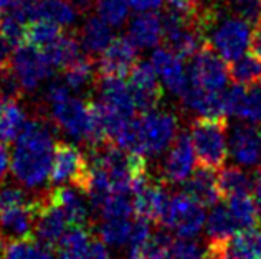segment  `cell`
<instances>
[{"mask_svg":"<svg viewBox=\"0 0 261 259\" xmlns=\"http://www.w3.org/2000/svg\"><path fill=\"white\" fill-rule=\"evenodd\" d=\"M55 146L51 129L45 121H27L12 154L13 177L27 188L42 187L50 179Z\"/></svg>","mask_w":261,"mask_h":259,"instance_id":"6da1fadb","label":"cell"},{"mask_svg":"<svg viewBox=\"0 0 261 259\" xmlns=\"http://www.w3.org/2000/svg\"><path fill=\"white\" fill-rule=\"evenodd\" d=\"M178 134L177 118L169 111L152 109L142 112L127 126L116 146L144 157H155L172 146Z\"/></svg>","mask_w":261,"mask_h":259,"instance_id":"7a4b0ae2","label":"cell"},{"mask_svg":"<svg viewBox=\"0 0 261 259\" xmlns=\"http://www.w3.org/2000/svg\"><path fill=\"white\" fill-rule=\"evenodd\" d=\"M198 26L212 48L225 61L238 60L250 46V22L240 15L223 17L215 7L198 10Z\"/></svg>","mask_w":261,"mask_h":259,"instance_id":"3957f363","label":"cell"},{"mask_svg":"<svg viewBox=\"0 0 261 259\" xmlns=\"http://www.w3.org/2000/svg\"><path fill=\"white\" fill-rule=\"evenodd\" d=\"M50 112L55 124L71 139L91 147L109 142L94 103L68 94L63 99L50 103Z\"/></svg>","mask_w":261,"mask_h":259,"instance_id":"277c9868","label":"cell"},{"mask_svg":"<svg viewBox=\"0 0 261 259\" xmlns=\"http://www.w3.org/2000/svg\"><path fill=\"white\" fill-rule=\"evenodd\" d=\"M226 119L225 118H200L192 122L190 139L195 149L197 160L202 167L220 168L228 157L226 142Z\"/></svg>","mask_w":261,"mask_h":259,"instance_id":"5b68a950","label":"cell"},{"mask_svg":"<svg viewBox=\"0 0 261 259\" xmlns=\"http://www.w3.org/2000/svg\"><path fill=\"white\" fill-rule=\"evenodd\" d=\"M50 180L53 185H71L88 195L91 188V165L80 147L58 142L55 146Z\"/></svg>","mask_w":261,"mask_h":259,"instance_id":"8992f818","label":"cell"},{"mask_svg":"<svg viewBox=\"0 0 261 259\" xmlns=\"http://www.w3.org/2000/svg\"><path fill=\"white\" fill-rule=\"evenodd\" d=\"M10 68L15 73L22 90L27 93L35 91L43 81L51 76L53 71L43 50L30 43H22L13 48L10 56Z\"/></svg>","mask_w":261,"mask_h":259,"instance_id":"52a82bcc","label":"cell"},{"mask_svg":"<svg viewBox=\"0 0 261 259\" xmlns=\"http://www.w3.org/2000/svg\"><path fill=\"white\" fill-rule=\"evenodd\" d=\"M190 83L207 91H223L230 78L226 61L205 42L190 61Z\"/></svg>","mask_w":261,"mask_h":259,"instance_id":"ba28073f","label":"cell"},{"mask_svg":"<svg viewBox=\"0 0 261 259\" xmlns=\"http://www.w3.org/2000/svg\"><path fill=\"white\" fill-rule=\"evenodd\" d=\"M207 216L205 207L194 200L189 193H177L170 198L164 226L172 229L178 238H194L200 233Z\"/></svg>","mask_w":261,"mask_h":259,"instance_id":"9c48e42d","label":"cell"},{"mask_svg":"<svg viewBox=\"0 0 261 259\" xmlns=\"http://www.w3.org/2000/svg\"><path fill=\"white\" fill-rule=\"evenodd\" d=\"M42 205L43 195H38L20 205L0 208V236L7 241L35 238V226Z\"/></svg>","mask_w":261,"mask_h":259,"instance_id":"30bf717a","label":"cell"},{"mask_svg":"<svg viewBox=\"0 0 261 259\" xmlns=\"http://www.w3.org/2000/svg\"><path fill=\"white\" fill-rule=\"evenodd\" d=\"M207 259H261V229H242L230 238L210 240Z\"/></svg>","mask_w":261,"mask_h":259,"instance_id":"8fae6325","label":"cell"},{"mask_svg":"<svg viewBox=\"0 0 261 259\" xmlns=\"http://www.w3.org/2000/svg\"><path fill=\"white\" fill-rule=\"evenodd\" d=\"M159 74L150 61H137L129 73V88L136 109L142 112L157 109L162 101V86Z\"/></svg>","mask_w":261,"mask_h":259,"instance_id":"7c38bea8","label":"cell"},{"mask_svg":"<svg viewBox=\"0 0 261 259\" xmlns=\"http://www.w3.org/2000/svg\"><path fill=\"white\" fill-rule=\"evenodd\" d=\"M228 151L238 165L261 167V127L255 122H240L233 127Z\"/></svg>","mask_w":261,"mask_h":259,"instance_id":"4fadbf2b","label":"cell"},{"mask_svg":"<svg viewBox=\"0 0 261 259\" xmlns=\"http://www.w3.org/2000/svg\"><path fill=\"white\" fill-rule=\"evenodd\" d=\"M195 149L192 144L190 134H177L175 140L170 146V151L164 160L162 177L167 183H182L194 172Z\"/></svg>","mask_w":261,"mask_h":259,"instance_id":"5bb4252c","label":"cell"},{"mask_svg":"<svg viewBox=\"0 0 261 259\" xmlns=\"http://www.w3.org/2000/svg\"><path fill=\"white\" fill-rule=\"evenodd\" d=\"M137 63V46L129 37H116L101 53L98 63L99 76L122 78L130 73Z\"/></svg>","mask_w":261,"mask_h":259,"instance_id":"9a60e30c","label":"cell"},{"mask_svg":"<svg viewBox=\"0 0 261 259\" xmlns=\"http://www.w3.org/2000/svg\"><path fill=\"white\" fill-rule=\"evenodd\" d=\"M150 63L159 74L164 86L175 96L182 98L190 86L189 71L185 70L182 58L169 48H157L150 56Z\"/></svg>","mask_w":261,"mask_h":259,"instance_id":"2e32d148","label":"cell"},{"mask_svg":"<svg viewBox=\"0 0 261 259\" xmlns=\"http://www.w3.org/2000/svg\"><path fill=\"white\" fill-rule=\"evenodd\" d=\"M170 205V196L161 183L147 182L133 195V208L136 216L146 218L150 223H164Z\"/></svg>","mask_w":261,"mask_h":259,"instance_id":"e0dca14e","label":"cell"},{"mask_svg":"<svg viewBox=\"0 0 261 259\" xmlns=\"http://www.w3.org/2000/svg\"><path fill=\"white\" fill-rule=\"evenodd\" d=\"M70 224L66 221L65 213L58 205L50 200L48 193L43 195V205L38 213L37 226H35V240H38L45 246L55 249L60 240L66 233Z\"/></svg>","mask_w":261,"mask_h":259,"instance_id":"ac0fdd59","label":"cell"},{"mask_svg":"<svg viewBox=\"0 0 261 259\" xmlns=\"http://www.w3.org/2000/svg\"><path fill=\"white\" fill-rule=\"evenodd\" d=\"M83 192L71 185H57L48 192L50 200L61 208L66 216V221L70 226H85L88 228L89 215L88 207L85 205Z\"/></svg>","mask_w":261,"mask_h":259,"instance_id":"d6986e66","label":"cell"},{"mask_svg":"<svg viewBox=\"0 0 261 259\" xmlns=\"http://www.w3.org/2000/svg\"><path fill=\"white\" fill-rule=\"evenodd\" d=\"M184 192L189 193L192 198L197 200L205 208L215 207L222 198L218 188V175H215L214 168L198 167L187 180H185Z\"/></svg>","mask_w":261,"mask_h":259,"instance_id":"ffe728a7","label":"cell"},{"mask_svg":"<svg viewBox=\"0 0 261 259\" xmlns=\"http://www.w3.org/2000/svg\"><path fill=\"white\" fill-rule=\"evenodd\" d=\"M223 91H207L190 83L189 90L185 91V94L180 99L184 101L185 107H189L190 111H194L200 118H210V119L225 118L226 109H225Z\"/></svg>","mask_w":261,"mask_h":259,"instance_id":"44dd1931","label":"cell"},{"mask_svg":"<svg viewBox=\"0 0 261 259\" xmlns=\"http://www.w3.org/2000/svg\"><path fill=\"white\" fill-rule=\"evenodd\" d=\"M129 38L137 48H152L164 38L162 18L152 12H141L129 25Z\"/></svg>","mask_w":261,"mask_h":259,"instance_id":"7402d4cb","label":"cell"},{"mask_svg":"<svg viewBox=\"0 0 261 259\" xmlns=\"http://www.w3.org/2000/svg\"><path fill=\"white\" fill-rule=\"evenodd\" d=\"M113 30L106 20L98 17H89L81 26L80 45L89 56H96L106 50V46L113 40Z\"/></svg>","mask_w":261,"mask_h":259,"instance_id":"603a6c76","label":"cell"},{"mask_svg":"<svg viewBox=\"0 0 261 259\" xmlns=\"http://www.w3.org/2000/svg\"><path fill=\"white\" fill-rule=\"evenodd\" d=\"M27 122L23 107L17 99H0V142L15 140Z\"/></svg>","mask_w":261,"mask_h":259,"instance_id":"cb8c5ba5","label":"cell"},{"mask_svg":"<svg viewBox=\"0 0 261 259\" xmlns=\"http://www.w3.org/2000/svg\"><path fill=\"white\" fill-rule=\"evenodd\" d=\"M91 241L89 228L70 226L55 248L57 259H83Z\"/></svg>","mask_w":261,"mask_h":259,"instance_id":"d4e9b609","label":"cell"},{"mask_svg":"<svg viewBox=\"0 0 261 259\" xmlns=\"http://www.w3.org/2000/svg\"><path fill=\"white\" fill-rule=\"evenodd\" d=\"M80 50L81 45L74 37L60 35L50 45L45 46L43 53L53 70H65L74 60L80 58Z\"/></svg>","mask_w":261,"mask_h":259,"instance_id":"484cf974","label":"cell"},{"mask_svg":"<svg viewBox=\"0 0 261 259\" xmlns=\"http://www.w3.org/2000/svg\"><path fill=\"white\" fill-rule=\"evenodd\" d=\"M78 13L70 0H40L32 18H43L60 26H71L76 22Z\"/></svg>","mask_w":261,"mask_h":259,"instance_id":"4316f807","label":"cell"},{"mask_svg":"<svg viewBox=\"0 0 261 259\" xmlns=\"http://www.w3.org/2000/svg\"><path fill=\"white\" fill-rule=\"evenodd\" d=\"M0 259H57L51 248L45 246L35 238L29 240H9L5 243Z\"/></svg>","mask_w":261,"mask_h":259,"instance_id":"83f0119b","label":"cell"},{"mask_svg":"<svg viewBox=\"0 0 261 259\" xmlns=\"http://www.w3.org/2000/svg\"><path fill=\"white\" fill-rule=\"evenodd\" d=\"M226 207H228L235 221L238 223L240 231L259 226L261 216L255 203V198H251L250 193L231 196V198H228V205Z\"/></svg>","mask_w":261,"mask_h":259,"instance_id":"f1b7e54d","label":"cell"},{"mask_svg":"<svg viewBox=\"0 0 261 259\" xmlns=\"http://www.w3.org/2000/svg\"><path fill=\"white\" fill-rule=\"evenodd\" d=\"M98 66L94 65L93 56H80L63 70V81L71 91H81L91 84Z\"/></svg>","mask_w":261,"mask_h":259,"instance_id":"f546056e","label":"cell"},{"mask_svg":"<svg viewBox=\"0 0 261 259\" xmlns=\"http://www.w3.org/2000/svg\"><path fill=\"white\" fill-rule=\"evenodd\" d=\"M240 231L238 223L233 218L231 211L226 205L212 207L210 215L207 216V233L210 240H223L230 238Z\"/></svg>","mask_w":261,"mask_h":259,"instance_id":"4dcf8cb0","label":"cell"},{"mask_svg":"<svg viewBox=\"0 0 261 259\" xmlns=\"http://www.w3.org/2000/svg\"><path fill=\"white\" fill-rule=\"evenodd\" d=\"M218 188L223 198H231L237 195H246L253 190L250 177L238 167H226L218 174Z\"/></svg>","mask_w":261,"mask_h":259,"instance_id":"1f68e13d","label":"cell"},{"mask_svg":"<svg viewBox=\"0 0 261 259\" xmlns=\"http://www.w3.org/2000/svg\"><path fill=\"white\" fill-rule=\"evenodd\" d=\"M230 78L233 83L242 86L261 84V60L255 54H243L238 60L231 61Z\"/></svg>","mask_w":261,"mask_h":259,"instance_id":"d6a6232c","label":"cell"},{"mask_svg":"<svg viewBox=\"0 0 261 259\" xmlns=\"http://www.w3.org/2000/svg\"><path fill=\"white\" fill-rule=\"evenodd\" d=\"M93 208L105 220H109V218H129L130 213H134L133 196L124 193H109L96 203Z\"/></svg>","mask_w":261,"mask_h":259,"instance_id":"836d02e7","label":"cell"},{"mask_svg":"<svg viewBox=\"0 0 261 259\" xmlns=\"http://www.w3.org/2000/svg\"><path fill=\"white\" fill-rule=\"evenodd\" d=\"M61 35V26L48 22L43 18H32L29 26H27L25 43H30L37 48H45L53 40H57Z\"/></svg>","mask_w":261,"mask_h":259,"instance_id":"e575fe53","label":"cell"},{"mask_svg":"<svg viewBox=\"0 0 261 259\" xmlns=\"http://www.w3.org/2000/svg\"><path fill=\"white\" fill-rule=\"evenodd\" d=\"M130 231H133V221L129 218H109L99 228V238L108 246L119 248L129 243Z\"/></svg>","mask_w":261,"mask_h":259,"instance_id":"d590c367","label":"cell"},{"mask_svg":"<svg viewBox=\"0 0 261 259\" xmlns=\"http://www.w3.org/2000/svg\"><path fill=\"white\" fill-rule=\"evenodd\" d=\"M27 26H29V22L9 9L0 15V33L10 43L12 48L25 43Z\"/></svg>","mask_w":261,"mask_h":259,"instance_id":"8d00e7d4","label":"cell"},{"mask_svg":"<svg viewBox=\"0 0 261 259\" xmlns=\"http://www.w3.org/2000/svg\"><path fill=\"white\" fill-rule=\"evenodd\" d=\"M96 12L111 26H121L129 17V0H96Z\"/></svg>","mask_w":261,"mask_h":259,"instance_id":"74e56055","label":"cell"},{"mask_svg":"<svg viewBox=\"0 0 261 259\" xmlns=\"http://www.w3.org/2000/svg\"><path fill=\"white\" fill-rule=\"evenodd\" d=\"M238 119L246 122H261V84L246 86L243 104L237 116Z\"/></svg>","mask_w":261,"mask_h":259,"instance_id":"f35d334b","label":"cell"},{"mask_svg":"<svg viewBox=\"0 0 261 259\" xmlns=\"http://www.w3.org/2000/svg\"><path fill=\"white\" fill-rule=\"evenodd\" d=\"M169 254L175 259H207V246L202 248L192 238H174Z\"/></svg>","mask_w":261,"mask_h":259,"instance_id":"ab89813d","label":"cell"},{"mask_svg":"<svg viewBox=\"0 0 261 259\" xmlns=\"http://www.w3.org/2000/svg\"><path fill=\"white\" fill-rule=\"evenodd\" d=\"M150 221L146 218L136 216V220L133 221V231H130V238H129V244L130 248H137L142 246L144 243H147L150 240Z\"/></svg>","mask_w":261,"mask_h":259,"instance_id":"60d3db41","label":"cell"},{"mask_svg":"<svg viewBox=\"0 0 261 259\" xmlns=\"http://www.w3.org/2000/svg\"><path fill=\"white\" fill-rule=\"evenodd\" d=\"M32 196H29L20 187H2L0 188V208L20 205V203L29 202Z\"/></svg>","mask_w":261,"mask_h":259,"instance_id":"b9f144b4","label":"cell"},{"mask_svg":"<svg viewBox=\"0 0 261 259\" xmlns=\"http://www.w3.org/2000/svg\"><path fill=\"white\" fill-rule=\"evenodd\" d=\"M40 0H12V4L7 7L9 10H12L13 13H17L18 17L25 18L27 22L30 23V20L33 17V10L38 5Z\"/></svg>","mask_w":261,"mask_h":259,"instance_id":"7bdbcfd3","label":"cell"},{"mask_svg":"<svg viewBox=\"0 0 261 259\" xmlns=\"http://www.w3.org/2000/svg\"><path fill=\"white\" fill-rule=\"evenodd\" d=\"M83 259H109L108 244L101 238L99 240H93Z\"/></svg>","mask_w":261,"mask_h":259,"instance_id":"ee69618b","label":"cell"},{"mask_svg":"<svg viewBox=\"0 0 261 259\" xmlns=\"http://www.w3.org/2000/svg\"><path fill=\"white\" fill-rule=\"evenodd\" d=\"M250 50H251V54H255V56L261 60V18L255 23V28L251 30Z\"/></svg>","mask_w":261,"mask_h":259,"instance_id":"f6af8a7d","label":"cell"},{"mask_svg":"<svg viewBox=\"0 0 261 259\" xmlns=\"http://www.w3.org/2000/svg\"><path fill=\"white\" fill-rule=\"evenodd\" d=\"M130 7L137 12H152L164 4V0H129Z\"/></svg>","mask_w":261,"mask_h":259,"instance_id":"bcb514c9","label":"cell"},{"mask_svg":"<svg viewBox=\"0 0 261 259\" xmlns=\"http://www.w3.org/2000/svg\"><path fill=\"white\" fill-rule=\"evenodd\" d=\"M10 163H12V157L9 149H7V144L0 142V182L5 179L7 172L10 170Z\"/></svg>","mask_w":261,"mask_h":259,"instance_id":"7dc6e473","label":"cell"},{"mask_svg":"<svg viewBox=\"0 0 261 259\" xmlns=\"http://www.w3.org/2000/svg\"><path fill=\"white\" fill-rule=\"evenodd\" d=\"M10 43L7 42V40L2 37V33H0V68L5 66V65H9L10 63Z\"/></svg>","mask_w":261,"mask_h":259,"instance_id":"c3c4849f","label":"cell"},{"mask_svg":"<svg viewBox=\"0 0 261 259\" xmlns=\"http://www.w3.org/2000/svg\"><path fill=\"white\" fill-rule=\"evenodd\" d=\"M253 196H255V203L261 216V172L256 174V179L253 182Z\"/></svg>","mask_w":261,"mask_h":259,"instance_id":"681fc988","label":"cell"},{"mask_svg":"<svg viewBox=\"0 0 261 259\" xmlns=\"http://www.w3.org/2000/svg\"><path fill=\"white\" fill-rule=\"evenodd\" d=\"M70 2L76 7V10L80 13H85V12L91 10V7L96 4V0H70Z\"/></svg>","mask_w":261,"mask_h":259,"instance_id":"f907efd6","label":"cell"},{"mask_svg":"<svg viewBox=\"0 0 261 259\" xmlns=\"http://www.w3.org/2000/svg\"><path fill=\"white\" fill-rule=\"evenodd\" d=\"M10 4H12V0H0V12L5 10Z\"/></svg>","mask_w":261,"mask_h":259,"instance_id":"816d5d0a","label":"cell"},{"mask_svg":"<svg viewBox=\"0 0 261 259\" xmlns=\"http://www.w3.org/2000/svg\"><path fill=\"white\" fill-rule=\"evenodd\" d=\"M5 243L7 240H4L2 236H0V257H2V253H4V248H5Z\"/></svg>","mask_w":261,"mask_h":259,"instance_id":"f5cc1de1","label":"cell"},{"mask_svg":"<svg viewBox=\"0 0 261 259\" xmlns=\"http://www.w3.org/2000/svg\"><path fill=\"white\" fill-rule=\"evenodd\" d=\"M237 4H246V2H255V0H235Z\"/></svg>","mask_w":261,"mask_h":259,"instance_id":"db71d44e","label":"cell"},{"mask_svg":"<svg viewBox=\"0 0 261 259\" xmlns=\"http://www.w3.org/2000/svg\"><path fill=\"white\" fill-rule=\"evenodd\" d=\"M162 259H175V257H174V256H170V254L167 253V254H166V256H164Z\"/></svg>","mask_w":261,"mask_h":259,"instance_id":"11a10c76","label":"cell"}]
</instances>
